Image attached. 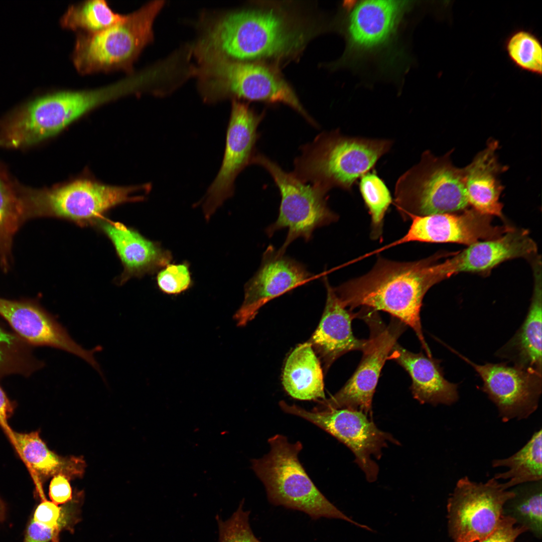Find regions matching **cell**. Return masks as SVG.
Instances as JSON below:
<instances>
[{"instance_id":"obj_1","label":"cell","mask_w":542,"mask_h":542,"mask_svg":"<svg viewBox=\"0 0 542 542\" xmlns=\"http://www.w3.org/2000/svg\"><path fill=\"white\" fill-rule=\"evenodd\" d=\"M437 254L419 260L397 261L378 256L365 275L334 290L343 305L352 311L361 307L382 311L410 326L427 356L432 357L420 319L423 298L434 285L447 278Z\"/></svg>"},{"instance_id":"obj_2","label":"cell","mask_w":542,"mask_h":542,"mask_svg":"<svg viewBox=\"0 0 542 542\" xmlns=\"http://www.w3.org/2000/svg\"><path fill=\"white\" fill-rule=\"evenodd\" d=\"M311 32L277 8H254L229 13L213 24L200 41L201 59L242 62L282 59L304 48Z\"/></svg>"},{"instance_id":"obj_3","label":"cell","mask_w":542,"mask_h":542,"mask_svg":"<svg viewBox=\"0 0 542 542\" xmlns=\"http://www.w3.org/2000/svg\"><path fill=\"white\" fill-rule=\"evenodd\" d=\"M392 144L388 139L346 136L338 129L322 132L301 147L292 173L303 182L327 192L336 187L350 191Z\"/></svg>"},{"instance_id":"obj_4","label":"cell","mask_w":542,"mask_h":542,"mask_svg":"<svg viewBox=\"0 0 542 542\" xmlns=\"http://www.w3.org/2000/svg\"><path fill=\"white\" fill-rule=\"evenodd\" d=\"M149 184L118 186L103 184L81 177L49 188L20 187L25 221L38 217H55L71 221L80 226L95 225L104 214L121 204L140 201L148 192Z\"/></svg>"},{"instance_id":"obj_5","label":"cell","mask_w":542,"mask_h":542,"mask_svg":"<svg viewBox=\"0 0 542 542\" xmlns=\"http://www.w3.org/2000/svg\"><path fill=\"white\" fill-rule=\"evenodd\" d=\"M269 453L251 461V468L263 483L269 501L303 511L313 519L339 518L361 526L340 511L316 487L301 464L302 443H290L277 434L268 440Z\"/></svg>"},{"instance_id":"obj_6","label":"cell","mask_w":542,"mask_h":542,"mask_svg":"<svg viewBox=\"0 0 542 542\" xmlns=\"http://www.w3.org/2000/svg\"><path fill=\"white\" fill-rule=\"evenodd\" d=\"M163 3H149L102 31L77 34L72 54L76 70L82 75L131 71L133 63L153 40V23Z\"/></svg>"},{"instance_id":"obj_7","label":"cell","mask_w":542,"mask_h":542,"mask_svg":"<svg viewBox=\"0 0 542 542\" xmlns=\"http://www.w3.org/2000/svg\"><path fill=\"white\" fill-rule=\"evenodd\" d=\"M450 154L436 157L426 151L398 178L393 203L404 221L413 216L452 213L469 205L463 169L453 165Z\"/></svg>"},{"instance_id":"obj_8","label":"cell","mask_w":542,"mask_h":542,"mask_svg":"<svg viewBox=\"0 0 542 542\" xmlns=\"http://www.w3.org/2000/svg\"><path fill=\"white\" fill-rule=\"evenodd\" d=\"M125 95L120 81L98 88L49 93L15 109L13 129L21 143L29 147L57 134L96 107Z\"/></svg>"},{"instance_id":"obj_9","label":"cell","mask_w":542,"mask_h":542,"mask_svg":"<svg viewBox=\"0 0 542 542\" xmlns=\"http://www.w3.org/2000/svg\"><path fill=\"white\" fill-rule=\"evenodd\" d=\"M197 70L214 101L227 96L249 101L287 105L314 126L316 122L303 106L292 88L278 71L258 62L211 59Z\"/></svg>"},{"instance_id":"obj_10","label":"cell","mask_w":542,"mask_h":542,"mask_svg":"<svg viewBox=\"0 0 542 542\" xmlns=\"http://www.w3.org/2000/svg\"><path fill=\"white\" fill-rule=\"evenodd\" d=\"M252 164L263 167L270 175L281 195L278 217L265 232L269 237L280 230L287 229L282 246L285 252L290 244L299 238L310 240L315 229L337 221L338 215L328 206V192L307 184L293 173L284 171L276 162L265 155L256 153Z\"/></svg>"},{"instance_id":"obj_11","label":"cell","mask_w":542,"mask_h":542,"mask_svg":"<svg viewBox=\"0 0 542 542\" xmlns=\"http://www.w3.org/2000/svg\"><path fill=\"white\" fill-rule=\"evenodd\" d=\"M358 318L370 331L361 361L341 389L329 398L317 401L314 410L348 409L372 416V398L382 368L406 325L394 317L386 325L377 311L365 307L358 311Z\"/></svg>"},{"instance_id":"obj_12","label":"cell","mask_w":542,"mask_h":542,"mask_svg":"<svg viewBox=\"0 0 542 542\" xmlns=\"http://www.w3.org/2000/svg\"><path fill=\"white\" fill-rule=\"evenodd\" d=\"M514 494L494 477L485 482L467 476L459 479L447 505L449 534L453 542H481L495 528L505 503Z\"/></svg>"},{"instance_id":"obj_13","label":"cell","mask_w":542,"mask_h":542,"mask_svg":"<svg viewBox=\"0 0 542 542\" xmlns=\"http://www.w3.org/2000/svg\"><path fill=\"white\" fill-rule=\"evenodd\" d=\"M279 405L285 413L314 424L347 446L369 482L377 479L379 471L372 458L380 459L382 449L388 442L398 444L391 434L379 430L360 411L348 409L308 411L284 401H281Z\"/></svg>"},{"instance_id":"obj_14","label":"cell","mask_w":542,"mask_h":542,"mask_svg":"<svg viewBox=\"0 0 542 542\" xmlns=\"http://www.w3.org/2000/svg\"><path fill=\"white\" fill-rule=\"evenodd\" d=\"M264 115L244 103L233 101L221 167L201 201L207 220L233 196L236 177L252 164L259 137L257 128Z\"/></svg>"},{"instance_id":"obj_15","label":"cell","mask_w":542,"mask_h":542,"mask_svg":"<svg viewBox=\"0 0 542 542\" xmlns=\"http://www.w3.org/2000/svg\"><path fill=\"white\" fill-rule=\"evenodd\" d=\"M412 2L366 0L349 7L345 22V60L357 62L390 46L413 6Z\"/></svg>"},{"instance_id":"obj_16","label":"cell","mask_w":542,"mask_h":542,"mask_svg":"<svg viewBox=\"0 0 542 542\" xmlns=\"http://www.w3.org/2000/svg\"><path fill=\"white\" fill-rule=\"evenodd\" d=\"M446 346L478 374L483 381L481 390L495 404L502 422L526 419L537 410L542 392L541 374L506 362L478 364Z\"/></svg>"},{"instance_id":"obj_17","label":"cell","mask_w":542,"mask_h":542,"mask_svg":"<svg viewBox=\"0 0 542 542\" xmlns=\"http://www.w3.org/2000/svg\"><path fill=\"white\" fill-rule=\"evenodd\" d=\"M406 233L401 238L370 252L378 254L391 247L410 242H453L470 245L481 239L498 237L511 228L493 225L491 216L472 209L460 214H436L413 216Z\"/></svg>"},{"instance_id":"obj_18","label":"cell","mask_w":542,"mask_h":542,"mask_svg":"<svg viewBox=\"0 0 542 542\" xmlns=\"http://www.w3.org/2000/svg\"><path fill=\"white\" fill-rule=\"evenodd\" d=\"M314 277L304 264L269 245L259 268L244 286L243 303L234 315L237 325L245 326L266 303Z\"/></svg>"},{"instance_id":"obj_19","label":"cell","mask_w":542,"mask_h":542,"mask_svg":"<svg viewBox=\"0 0 542 542\" xmlns=\"http://www.w3.org/2000/svg\"><path fill=\"white\" fill-rule=\"evenodd\" d=\"M0 315L29 345L62 350L82 358L96 370L99 368L93 356L95 350H87L78 344L36 300L0 298Z\"/></svg>"},{"instance_id":"obj_20","label":"cell","mask_w":542,"mask_h":542,"mask_svg":"<svg viewBox=\"0 0 542 542\" xmlns=\"http://www.w3.org/2000/svg\"><path fill=\"white\" fill-rule=\"evenodd\" d=\"M327 291L324 310L320 322L308 341L316 355L319 356L325 371L343 354L354 350L362 351L367 340L355 337L352 321L358 317L346 308L336 295L327 277L323 278Z\"/></svg>"},{"instance_id":"obj_21","label":"cell","mask_w":542,"mask_h":542,"mask_svg":"<svg viewBox=\"0 0 542 542\" xmlns=\"http://www.w3.org/2000/svg\"><path fill=\"white\" fill-rule=\"evenodd\" d=\"M95 225L111 241L122 264L123 271L117 280L119 285L132 277L153 273L172 259L169 251L120 222L103 217Z\"/></svg>"},{"instance_id":"obj_22","label":"cell","mask_w":542,"mask_h":542,"mask_svg":"<svg viewBox=\"0 0 542 542\" xmlns=\"http://www.w3.org/2000/svg\"><path fill=\"white\" fill-rule=\"evenodd\" d=\"M536 250V245L526 230L511 228L498 237L469 245L444 263L450 277L460 272H485L504 261L527 257Z\"/></svg>"},{"instance_id":"obj_23","label":"cell","mask_w":542,"mask_h":542,"mask_svg":"<svg viewBox=\"0 0 542 542\" xmlns=\"http://www.w3.org/2000/svg\"><path fill=\"white\" fill-rule=\"evenodd\" d=\"M389 359L408 373L412 380V394L421 403L451 405L458 400V385L445 378L438 359L426 356L422 352H412L397 342L388 355Z\"/></svg>"},{"instance_id":"obj_24","label":"cell","mask_w":542,"mask_h":542,"mask_svg":"<svg viewBox=\"0 0 542 542\" xmlns=\"http://www.w3.org/2000/svg\"><path fill=\"white\" fill-rule=\"evenodd\" d=\"M498 147L497 141L490 140L463 169L469 204L482 214L502 218L503 205L499 200L503 187L498 177L506 168L498 162Z\"/></svg>"},{"instance_id":"obj_25","label":"cell","mask_w":542,"mask_h":542,"mask_svg":"<svg viewBox=\"0 0 542 542\" xmlns=\"http://www.w3.org/2000/svg\"><path fill=\"white\" fill-rule=\"evenodd\" d=\"M14 448L27 467L42 499L45 498L42 483L51 477L64 475L69 479L80 477L86 466L83 458L62 457L50 450L39 431L14 432Z\"/></svg>"},{"instance_id":"obj_26","label":"cell","mask_w":542,"mask_h":542,"mask_svg":"<svg viewBox=\"0 0 542 542\" xmlns=\"http://www.w3.org/2000/svg\"><path fill=\"white\" fill-rule=\"evenodd\" d=\"M534 267V287L530 305L522 324L514 336L496 352L513 365L541 374V263Z\"/></svg>"},{"instance_id":"obj_27","label":"cell","mask_w":542,"mask_h":542,"mask_svg":"<svg viewBox=\"0 0 542 542\" xmlns=\"http://www.w3.org/2000/svg\"><path fill=\"white\" fill-rule=\"evenodd\" d=\"M282 383L292 397L300 400L325 399L323 371L311 343L297 346L288 357Z\"/></svg>"},{"instance_id":"obj_28","label":"cell","mask_w":542,"mask_h":542,"mask_svg":"<svg viewBox=\"0 0 542 542\" xmlns=\"http://www.w3.org/2000/svg\"><path fill=\"white\" fill-rule=\"evenodd\" d=\"M20 186L0 164V266L5 273L12 263L14 236L25 222Z\"/></svg>"},{"instance_id":"obj_29","label":"cell","mask_w":542,"mask_h":542,"mask_svg":"<svg viewBox=\"0 0 542 542\" xmlns=\"http://www.w3.org/2000/svg\"><path fill=\"white\" fill-rule=\"evenodd\" d=\"M541 435L540 428L516 453L507 458L492 461L493 468L507 469L505 472L495 474L493 477L497 480H507L501 483L503 489L508 490L521 484L541 480Z\"/></svg>"},{"instance_id":"obj_30","label":"cell","mask_w":542,"mask_h":542,"mask_svg":"<svg viewBox=\"0 0 542 542\" xmlns=\"http://www.w3.org/2000/svg\"><path fill=\"white\" fill-rule=\"evenodd\" d=\"M514 495L505 503L503 515L512 518L537 538L542 536V482H531L511 488Z\"/></svg>"},{"instance_id":"obj_31","label":"cell","mask_w":542,"mask_h":542,"mask_svg":"<svg viewBox=\"0 0 542 542\" xmlns=\"http://www.w3.org/2000/svg\"><path fill=\"white\" fill-rule=\"evenodd\" d=\"M123 16L114 12L105 1L90 0L69 6L60 23L63 28L77 34H93L114 25Z\"/></svg>"},{"instance_id":"obj_32","label":"cell","mask_w":542,"mask_h":542,"mask_svg":"<svg viewBox=\"0 0 542 542\" xmlns=\"http://www.w3.org/2000/svg\"><path fill=\"white\" fill-rule=\"evenodd\" d=\"M359 188L371 216L370 237L372 240L382 237L384 218L393 200L384 181L372 170L359 180Z\"/></svg>"},{"instance_id":"obj_33","label":"cell","mask_w":542,"mask_h":542,"mask_svg":"<svg viewBox=\"0 0 542 542\" xmlns=\"http://www.w3.org/2000/svg\"><path fill=\"white\" fill-rule=\"evenodd\" d=\"M28 345L0 325V377L12 374L29 375L43 366L32 356Z\"/></svg>"},{"instance_id":"obj_34","label":"cell","mask_w":542,"mask_h":542,"mask_svg":"<svg viewBox=\"0 0 542 542\" xmlns=\"http://www.w3.org/2000/svg\"><path fill=\"white\" fill-rule=\"evenodd\" d=\"M504 48L511 62L518 68L536 76L542 73V45L532 32L518 29L506 38Z\"/></svg>"},{"instance_id":"obj_35","label":"cell","mask_w":542,"mask_h":542,"mask_svg":"<svg viewBox=\"0 0 542 542\" xmlns=\"http://www.w3.org/2000/svg\"><path fill=\"white\" fill-rule=\"evenodd\" d=\"M31 517L59 532L68 531L73 533L75 526L81 520L80 511L74 504L68 502L59 505L45 498L37 506Z\"/></svg>"},{"instance_id":"obj_36","label":"cell","mask_w":542,"mask_h":542,"mask_svg":"<svg viewBox=\"0 0 542 542\" xmlns=\"http://www.w3.org/2000/svg\"><path fill=\"white\" fill-rule=\"evenodd\" d=\"M243 499L232 516L225 521L217 515L219 542H261L254 535L249 523V511H243Z\"/></svg>"},{"instance_id":"obj_37","label":"cell","mask_w":542,"mask_h":542,"mask_svg":"<svg viewBox=\"0 0 542 542\" xmlns=\"http://www.w3.org/2000/svg\"><path fill=\"white\" fill-rule=\"evenodd\" d=\"M157 284L160 290L168 294H179L191 284L188 266L184 263L168 264L157 276Z\"/></svg>"},{"instance_id":"obj_38","label":"cell","mask_w":542,"mask_h":542,"mask_svg":"<svg viewBox=\"0 0 542 542\" xmlns=\"http://www.w3.org/2000/svg\"><path fill=\"white\" fill-rule=\"evenodd\" d=\"M527 531L512 518L503 515L495 528L481 542H516L520 534Z\"/></svg>"},{"instance_id":"obj_39","label":"cell","mask_w":542,"mask_h":542,"mask_svg":"<svg viewBox=\"0 0 542 542\" xmlns=\"http://www.w3.org/2000/svg\"><path fill=\"white\" fill-rule=\"evenodd\" d=\"M69 480L62 474L52 477L49 488V496L51 501L60 505L72 500L73 494Z\"/></svg>"},{"instance_id":"obj_40","label":"cell","mask_w":542,"mask_h":542,"mask_svg":"<svg viewBox=\"0 0 542 542\" xmlns=\"http://www.w3.org/2000/svg\"><path fill=\"white\" fill-rule=\"evenodd\" d=\"M59 532L34 520L31 517L26 527L23 542H50Z\"/></svg>"},{"instance_id":"obj_41","label":"cell","mask_w":542,"mask_h":542,"mask_svg":"<svg viewBox=\"0 0 542 542\" xmlns=\"http://www.w3.org/2000/svg\"><path fill=\"white\" fill-rule=\"evenodd\" d=\"M14 405L0 386V426L13 446L15 444L14 431L10 427L8 421L13 413Z\"/></svg>"}]
</instances>
